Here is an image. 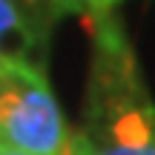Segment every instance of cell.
<instances>
[{
  "label": "cell",
  "mask_w": 155,
  "mask_h": 155,
  "mask_svg": "<svg viewBox=\"0 0 155 155\" xmlns=\"http://www.w3.org/2000/svg\"><path fill=\"white\" fill-rule=\"evenodd\" d=\"M20 3H40V0H20Z\"/></svg>",
  "instance_id": "cell-5"
},
{
  "label": "cell",
  "mask_w": 155,
  "mask_h": 155,
  "mask_svg": "<svg viewBox=\"0 0 155 155\" xmlns=\"http://www.w3.org/2000/svg\"><path fill=\"white\" fill-rule=\"evenodd\" d=\"M6 35H20V38H32V32L26 29V23L20 20V12L12 0H0V38ZM3 58V55H0Z\"/></svg>",
  "instance_id": "cell-2"
},
{
  "label": "cell",
  "mask_w": 155,
  "mask_h": 155,
  "mask_svg": "<svg viewBox=\"0 0 155 155\" xmlns=\"http://www.w3.org/2000/svg\"><path fill=\"white\" fill-rule=\"evenodd\" d=\"M72 147L78 155H155V147H144V150H95L86 144L83 132L72 135Z\"/></svg>",
  "instance_id": "cell-3"
},
{
  "label": "cell",
  "mask_w": 155,
  "mask_h": 155,
  "mask_svg": "<svg viewBox=\"0 0 155 155\" xmlns=\"http://www.w3.org/2000/svg\"><path fill=\"white\" fill-rule=\"evenodd\" d=\"M69 135L46 78L26 61L0 58V147L61 155Z\"/></svg>",
  "instance_id": "cell-1"
},
{
  "label": "cell",
  "mask_w": 155,
  "mask_h": 155,
  "mask_svg": "<svg viewBox=\"0 0 155 155\" xmlns=\"http://www.w3.org/2000/svg\"><path fill=\"white\" fill-rule=\"evenodd\" d=\"M0 155H26L20 150H12V147H0Z\"/></svg>",
  "instance_id": "cell-4"
}]
</instances>
